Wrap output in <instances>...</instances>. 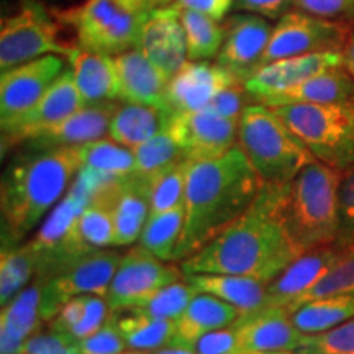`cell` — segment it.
Returning <instances> with one entry per match:
<instances>
[{
    "mask_svg": "<svg viewBox=\"0 0 354 354\" xmlns=\"http://www.w3.org/2000/svg\"><path fill=\"white\" fill-rule=\"evenodd\" d=\"M287 184H264L250 209L210 243L180 261L184 276L197 272L236 274L271 282L300 254L281 216Z\"/></svg>",
    "mask_w": 354,
    "mask_h": 354,
    "instance_id": "1",
    "label": "cell"
},
{
    "mask_svg": "<svg viewBox=\"0 0 354 354\" xmlns=\"http://www.w3.org/2000/svg\"><path fill=\"white\" fill-rule=\"evenodd\" d=\"M264 184L238 145L220 156L192 161L184 198L185 221L176 261L197 253L245 214Z\"/></svg>",
    "mask_w": 354,
    "mask_h": 354,
    "instance_id": "2",
    "label": "cell"
},
{
    "mask_svg": "<svg viewBox=\"0 0 354 354\" xmlns=\"http://www.w3.org/2000/svg\"><path fill=\"white\" fill-rule=\"evenodd\" d=\"M81 169L79 146L21 148L8 162L0 185L2 238L24 243L68 194Z\"/></svg>",
    "mask_w": 354,
    "mask_h": 354,
    "instance_id": "3",
    "label": "cell"
},
{
    "mask_svg": "<svg viewBox=\"0 0 354 354\" xmlns=\"http://www.w3.org/2000/svg\"><path fill=\"white\" fill-rule=\"evenodd\" d=\"M339 176L342 172L312 161L286 185L279 216L300 253L335 243Z\"/></svg>",
    "mask_w": 354,
    "mask_h": 354,
    "instance_id": "4",
    "label": "cell"
},
{
    "mask_svg": "<svg viewBox=\"0 0 354 354\" xmlns=\"http://www.w3.org/2000/svg\"><path fill=\"white\" fill-rule=\"evenodd\" d=\"M53 10L73 30L79 48L118 56L140 46L141 32L154 7L149 0H84L79 6Z\"/></svg>",
    "mask_w": 354,
    "mask_h": 354,
    "instance_id": "5",
    "label": "cell"
},
{
    "mask_svg": "<svg viewBox=\"0 0 354 354\" xmlns=\"http://www.w3.org/2000/svg\"><path fill=\"white\" fill-rule=\"evenodd\" d=\"M238 146L268 184H289L315 161L272 107L253 102L238 122Z\"/></svg>",
    "mask_w": 354,
    "mask_h": 354,
    "instance_id": "6",
    "label": "cell"
},
{
    "mask_svg": "<svg viewBox=\"0 0 354 354\" xmlns=\"http://www.w3.org/2000/svg\"><path fill=\"white\" fill-rule=\"evenodd\" d=\"M313 159L343 172L354 165V102L272 107Z\"/></svg>",
    "mask_w": 354,
    "mask_h": 354,
    "instance_id": "7",
    "label": "cell"
},
{
    "mask_svg": "<svg viewBox=\"0 0 354 354\" xmlns=\"http://www.w3.org/2000/svg\"><path fill=\"white\" fill-rule=\"evenodd\" d=\"M63 28L53 7L20 0V7L0 24L2 73L46 55L68 57L76 44L64 43Z\"/></svg>",
    "mask_w": 354,
    "mask_h": 354,
    "instance_id": "8",
    "label": "cell"
},
{
    "mask_svg": "<svg viewBox=\"0 0 354 354\" xmlns=\"http://www.w3.org/2000/svg\"><path fill=\"white\" fill-rule=\"evenodd\" d=\"M120 259V251L105 248L77 256L50 276L35 279L41 286L43 322H51L59 308L77 295L97 294L105 297Z\"/></svg>",
    "mask_w": 354,
    "mask_h": 354,
    "instance_id": "9",
    "label": "cell"
},
{
    "mask_svg": "<svg viewBox=\"0 0 354 354\" xmlns=\"http://www.w3.org/2000/svg\"><path fill=\"white\" fill-rule=\"evenodd\" d=\"M351 33V26L292 10L274 25L261 66L292 56L343 51Z\"/></svg>",
    "mask_w": 354,
    "mask_h": 354,
    "instance_id": "10",
    "label": "cell"
},
{
    "mask_svg": "<svg viewBox=\"0 0 354 354\" xmlns=\"http://www.w3.org/2000/svg\"><path fill=\"white\" fill-rule=\"evenodd\" d=\"M180 279L184 272L174 261L159 259L141 245L133 246L122 254L105 299L110 312H122Z\"/></svg>",
    "mask_w": 354,
    "mask_h": 354,
    "instance_id": "11",
    "label": "cell"
},
{
    "mask_svg": "<svg viewBox=\"0 0 354 354\" xmlns=\"http://www.w3.org/2000/svg\"><path fill=\"white\" fill-rule=\"evenodd\" d=\"M73 71L64 69L32 109L2 123V154L21 146L37 133L46 130L82 107Z\"/></svg>",
    "mask_w": 354,
    "mask_h": 354,
    "instance_id": "12",
    "label": "cell"
},
{
    "mask_svg": "<svg viewBox=\"0 0 354 354\" xmlns=\"http://www.w3.org/2000/svg\"><path fill=\"white\" fill-rule=\"evenodd\" d=\"M223 26L225 39L216 63L245 84L261 68L274 25L254 13H234Z\"/></svg>",
    "mask_w": 354,
    "mask_h": 354,
    "instance_id": "13",
    "label": "cell"
},
{
    "mask_svg": "<svg viewBox=\"0 0 354 354\" xmlns=\"http://www.w3.org/2000/svg\"><path fill=\"white\" fill-rule=\"evenodd\" d=\"M169 133L190 161L220 156L238 145V122L221 117L210 107L176 113Z\"/></svg>",
    "mask_w": 354,
    "mask_h": 354,
    "instance_id": "14",
    "label": "cell"
},
{
    "mask_svg": "<svg viewBox=\"0 0 354 354\" xmlns=\"http://www.w3.org/2000/svg\"><path fill=\"white\" fill-rule=\"evenodd\" d=\"M64 71L59 55H46L3 71L0 76V122H8L32 109Z\"/></svg>",
    "mask_w": 354,
    "mask_h": 354,
    "instance_id": "15",
    "label": "cell"
},
{
    "mask_svg": "<svg viewBox=\"0 0 354 354\" xmlns=\"http://www.w3.org/2000/svg\"><path fill=\"white\" fill-rule=\"evenodd\" d=\"M240 351H297L307 335L302 333L287 307H263L243 313L233 323Z\"/></svg>",
    "mask_w": 354,
    "mask_h": 354,
    "instance_id": "16",
    "label": "cell"
},
{
    "mask_svg": "<svg viewBox=\"0 0 354 354\" xmlns=\"http://www.w3.org/2000/svg\"><path fill=\"white\" fill-rule=\"evenodd\" d=\"M343 66V51L313 53V55L292 56L261 66L245 82L251 100L263 104L271 97L282 94L299 86L312 76Z\"/></svg>",
    "mask_w": 354,
    "mask_h": 354,
    "instance_id": "17",
    "label": "cell"
},
{
    "mask_svg": "<svg viewBox=\"0 0 354 354\" xmlns=\"http://www.w3.org/2000/svg\"><path fill=\"white\" fill-rule=\"evenodd\" d=\"M236 82L240 81L218 63L187 59L169 79L166 105L176 113L197 112L209 107L220 91Z\"/></svg>",
    "mask_w": 354,
    "mask_h": 354,
    "instance_id": "18",
    "label": "cell"
},
{
    "mask_svg": "<svg viewBox=\"0 0 354 354\" xmlns=\"http://www.w3.org/2000/svg\"><path fill=\"white\" fill-rule=\"evenodd\" d=\"M348 251L336 243L323 245L304 251L287 268L268 282V305L266 307H286L302 297L313 286L318 284Z\"/></svg>",
    "mask_w": 354,
    "mask_h": 354,
    "instance_id": "19",
    "label": "cell"
},
{
    "mask_svg": "<svg viewBox=\"0 0 354 354\" xmlns=\"http://www.w3.org/2000/svg\"><path fill=\"white\" fill-rule=\"evenodd\" d=\"M117 107L118 100L82 105L64 120L26 140L20 148H69V146H82L105 138V135H109L110 122Z\"/></svg>",
    "mask_w": 354,
    "mask_h": 354,
    "instance_id": "20",
    "label": "cell"
},
{
    "mask_svg": "<svg viewBox=\"0 0 354 354\" xmlns=\"http://www.w3.org/2000/svg\"><path fill=\"white\" fill-rule=\"evenodd\" d=\"M138 48L169 79L183 68L187 61V44L180 8L176 3L154 8L143 26Z\"/></svg>",
    "mask_w": 354,
    "mask_h": 354,
    "instance_id": "21",
    "label": "cell"
},
{
    "mask_svg": "<svg viewBox=\"0 0 354 354\" xmlns=\"http://www.w3.org/2000/svg\"><path fill=\"white\" fill-rule=\"evenodd\" d=\"M113 57L120 81L122 102L166 105L169 77L140 48Z\"/></svg>",
    "mask_w": 354,
    "mask_h": 354,
    "instance_id": "22",
    "label": "cell"
},
{
    "mask_svg": "<svg viewBox=\"0 0 354 354\" xmlns=\"http://www.w3.org/2000/svg\"><path fill=\"white\" fill-rule=\"evenodd\" d=\"M149 214L148 177L138 172L122 177L112 201L113 248L130 246L140 240Z\"/></svg>",
    "mask_w": 354,
    "mask_h": 354,
    "instance_id": "23",
    "label": "cell"
},
{
    "mask_svg": "<svg viewBox=\"0 0 354 354\" xmlns=\"http://www.w3.org/2000/svg\"><path fill=\"white\" fill-rule=\"evenodd\" d=\"M68 61L84 105L120 100L115 57L82 50L76 44Z\"/></svg>",
    "mask_w": 354,
    "mask_h": 354,
    "instance_id": "24",
    "label": "cell"
},
{
    "mask_svg": "<svg viewBox=\"0 0 354 354\" xmlns=\"http://www.w3.org/2000/svg\"><path fill=\"white\" fill-rule=\"evenodd\" d=\"M41 286H26L0 313V354H21L26 339L41 331Z\"/></svg>",
    "mask_w": 354,
    "mask_h": 354,
    "instance_id": "25",
    "label": "cell"
},
{
    "mask_svg": "<svg viewBox=\"0 0 354 354\" xmlns=\"http://www.w3.org/2000/svg\"><path fill=\"white\" fill-rule=\"evenodd\" d=\"M243 315L240 308L210 294L197 292L187 308L174 320V335L169 344L192 348L203 335L227 328Z\"/></svg>",
    "mask_w": 354,
    "mask_h": 354,
    "instance_id": "26",
    "label": "cell"
},
{
    "mask_svg": "<svg viewBox=\"0 0 354 354\" xmlns=\"http://www.w3.org/2000/svg\"><path fill=\"white\" fill-rule=\"evenodd\" d=\"M174 115V110L167 105L122 102L110 122L109 136L117 143L135 149L159 133L169 130Z\"/></svg>",
    "mask_w": 354,
    "mask_h": 354,
    "instance_id": "27",
    "label": "cell"
},
{
    "mask_svg": "<svg viewBox=\"0 0 354 354\" xmlns=\"http://www.w3.org/2000/svg\"><path fill=\"white\" fill-rule=\"evenodd\" d=\"M184 277L197 292L225 300L243 313L254 312L268 305V282L259 279L218 272H197Z\"/></svg>",
    "mask_w": 354,
    "mask_h": 354,
    "instance_id": "28",
    "label": "cell"
},
{
    "mask_svg": "<svg viewBox=\"0 0 354 354\" xmlns=\"http://www.w3.org/2000/svg\"><path fill=\"white\" fill-rule=\"evenodd\" d=\"M354 102V79L344 66L312 76L299 86L263 102L268 107L289 104H344Z\"/></svg>",
    "mask_w": 354,
    "mask_h": 354,
    "instance_id": "29",
    "label": "cell"
},
{
    "mask_svg": "<svg viewBox=\"0 0 354 354\" xmlns=\"http://www.w3.org/2000/svg\"><path fill=\"white\" fill-rule=\"evenodd\" d=\"M110 308L104 295H77L66 302L56 317L48 322V328L79 343L87 338L107 322Z\"/></svg>",
    "mask_w": 354,
    "mask_h": 354,
    "instance_id": "30",
    "label": "cell"
},
{
    "mask_svg": "<svg viewBox=\"0 0 354 354\" xmlns=\"http://www.w3.org/2000/svg\"><path fill=\"white\" fill-rule=\"evenodd\" d=\"M354 318V292H338L308 300L292 312L295 326L305 335H317Z\"/></svg>",
    "mask_w": 354,
    "mask_h": 354,
    "instance_id": "31",
    "label": "cell"
},
{
    "mask_svg": "<svg viewBox=\"0 0 354 354\" xmlns=\"http://www.w3.org/2000/svg\"><path fill=\"white\" fill-rule=\"evenodd\" d=\"M113 313L117 315L118 328L128 349L156 351L171 343L174 335V320L156 318L135 310H122Z\"/></svg>",
    "mask_w": 354,
    "mask_h": 354,
    "instance_id": "32",
    "label": "cell"
},
{
    "mask_svg": "<svg viewBox=\"0 0 354 354\" xmlns=\"http://www.w3.org/2000/svg\"><path fill=\"white\" fill-rule=\"evenodd\" d=\"M37 277V256L28 241L15 243L2 238L0 253V305L6 307L19 292Z\"/></svg>",
    "mask_w": 354,
    "mask_h": 354,
    "instance_id": "33",
    "label": "cell"
},
{
    "mask_svg": "<svg viewBox=\"0 0 354 354\" xmlns=\"http://www.w3.org/2000/svg\"><path fill=\"white\" fill-rule=\"evenodd\" d=\"M81 167L102 177H127L136 172L135 151L115 140H95L79 146Z\"/></svg>",
    "mask_w": 354,
    "mask_h": 354,
    "instance_id": "34",
    "label": "cell"
},
{
    "mask_svg": "<svg viewBox=\"0 0 354 354\" xmlns=\"http://www.w3.org/2000/svg\"><path fill=\"white\" fill-rule=\"evenodd\" d=\"M185 221V205L149 215L140 245L162 261H176V250L183 236Z\"/></svg>",
    "mask_w": 354,
    "mask_h": 354,
    "instance_id": "35",
    "label": "cell"
},
{
    "mask_svg": "<svg viewBox=\"0 0 354 354\" xmlns=\"http://www.w3.org/2000/svg\"><path fill=\"white\" fill-rule=\"evenodd\" d=\"M189 61H210L218 56L225 39V26L194 10H180Z\"/></svg>",
    "mask_w": 354,
    "mask_h": 354,
    "instance_id": "36",
    "label": "cell"
},
{
    "mask_svg": "<svg viewBox=\"0 0 354 354\" xmlns=\"http://www.w3.org/2000/svg\"><path fill=\"white\" fill-rule=\"evenodd\" d=\"M192 161L183 159L166 169L148 177V198L151 214L171 210L184 203L185 187H187L189 169Z\"/></svg>",
    "mask_w": 354,
    "mask_h": 354,
    "instance_id": "37",
    "label": "cell"
},
{
    "mask_svg": "<svg viewBox=\"0 0 354 354\" xmlns=\"http://www.w3.org/2000/svg\"><path fill=\"white\" fill-rule=\"evenodd\" d=\"M196 294L197 290L184 277L180 281L171 282V284L161 287L149 297L140 300V302L125 310H135V312L146 313V315L156 318L176 320L187 308V305L190 304V300L196 297Z\"/></svg>",
    "mask_w": 354,
    "mask_h": 354,
    "instance_id": "38",
    "label": "cell"
},
{
    "mask_svg": "<svg viewBox=\"0 0 354 354\" xmlns=\"http://www.w3.org/2000/svg\"><path fill=\"white\" fill-rule=\"evenodd\" d=\"M133 151L136 158V172L143 176H153L185 159L183 148L169 130L159 133Z\"/></svg>",
    "mask_w": 354,
    "mask_h": 354,
    "instance_id": "39",
    "label": "cell"
},
{
    "mask_svg": "<svg viewBox=\"0 0 354 354\" xmlns=\"http://www.w3.org/2000/svg\"><path fill=\"white\" fill-rule=\"evenodd\" d=\"M338 292H354V248L344 254V258L318 284L313 286L308 292H305L302 297L286 305V307L290 312H294L295 308L308 302V300L325 297V295L330 294H338Z\"/></svg>",
    "mask_w": 354,
    "mask_h": 354,
    "instance_id": "40",
    "label": "cell"
},
{
    "mask_svg": "<svg viewBox=\"0 0 354 354\" xmlns=\"http://www.w3.org/2000/svg\"><path fill=\"white\" fill-rule=\"evenodd\" d=\"M297 354H354V318L317 335H307Z\"/></svg>",
    "mask_w": 354,
    "mask_h": 354,
    "instance_id": "41",
    "label": "cell"
},
{
    "mask_svg": "<svg viewBox=\"0 0 354 354\" xmlns=\"http://www.w3.org/2000/svg\"><path fill=\"white\" fill-rule=\"evenodd\" d=\"M335 243L346 251L354 248V165L339 176L338 233Z\"/></svg>",
    "mask_w": 354,
    "mask_h": 354,
    "instance_id": "42",
    "label": "cell"
},
{
    "mask_svg": "<svg viewBox=\"0 0 354 354\" xmlns=\"http://www.w3.org/2000/svg\"><path fill=\"white\" fill-rule=\"evenodd\" d=\"M123 351H127V343L113 312H110L107 322L95 333L77 343V354H120Z\"/></svg>",
    "mask_w": 354,
    "mask_h": 354,
    "instance_id": "43",
    "label": "cell"
},
{
    "mask_svg": "<svg viewBox=\"0 0 354 354\" xmlns=\"http://www.w3.org/2000/svg\"><path fill=\"white\" fill-rule=\"evenodd\" d=\"M295 10L318 19L354 26V0H294Z\"/></svg>",
    "mask_w": 354,
    "mask_h": 354,
    "instance_id": "44",
    "label": "cell"
},
{
    "mask_svg": "<svg viewBox=\"0 0 354 354\" xmlns=\"http://www.w3.org/2000/svg\"><path fill=\"white\" fill-rule=\"evenodd\" d=\"M250 104H253L250 94H248L245 84L236 82L232 86L225 87L223 91H220L218 94L214 97V100L210 102L209 107L215 110L216 113H220L221 117L232 118V120L240 122L241 113L245 112V109Z\"/></svg>",
    "mask_w": 354,
    "mask_h": 354,
    "instance_id": "45",
    "label": "cell"
},
{
    "mask_svg": "<svg viewBox=\"0 0 354 354\" xmlns=\"http://www.w3.org/2000/svg\"><path fill=\"white\" fill-rule=\"evenodd\" d=\"M21 354H77V343L48 328L26 339Z\"/></svg>",
    "mask_w": 354,
    "mask_h": 354,
    "instance_id": "46",
    "label": "cell"
},
{
    "mask_svg": "<svg viewBox=\"0 0 354 354\" xmlns=\"http://www.w3.org/2000/svg\"><path fill=\"white\" fill-rule=\"evenodd\" d=\"M192 349L198 354H236L240 351V346H238L236 331L232 325L203 335L194 343Z\"/></svg>",
    "mask_w": 354,
    "mask_h": 354,
    "instance_id": "47",
    "label": "cell"
},
{
    "mask_svg": "<svg viewBox=\"0 0 354 354\" xmlns=\"http://www.w3.org/2000/svg\"><path fill=\"white\" fill-rule=\"evenodd\" d=\"M233 10L254 13L268 20H279L295 10L294 0H233Z\"/></svg>",
    "mask_w": 354,
    "mask_h": 354,
    "instance_id": "48",
    "label": "cell"
},
{
    "mask_svg": "<svg viewBox=\"0 0 354 354\" xmlns=\"http://www.w3.org/2000/svg\"><path fill=\"white\" fill-rule=\"evenodd\" d=\"M180 10H194L210 17L216 21L227 20L228 13L233 10V0H174Z\"/></svg>",
    "mask_w": 354,
    "mask_h": 354,
    "instance_id": "49",
    "label": "cell"
},
{
    "mask_svg": "<svg viewBox=\"0 0 354 354\" xmlns=\"http://www.w3.org/2000/svg\"><path fill=\"white\" fill-rule=\"evenodd\" d=\"M343 66L354 79V30L343 50Z\"/></svg>",
    "mask_w": 354,
    "mask_h": 354,
    "instance_id": "50",
    "label": "cell"
},
{
    "mask_svg": "<svg viewBox=\"0 0 354 354\" xmlns=\"http://www.w3.org/2000/svg\"><path fill=\"white\" fill-rule=\"evenodd\" d=\"M153 354H198L194 351L192 348L185 346H177V344H167V346H162L153 351Z\"/></svg>",
    "mask_w": 354,
    "mask_h": 354,
    "instance_id": "51",
    "label": "cell"
},
{
    "mask_svg": "<svg viewBox=\"0 0 354 354\" xmlns=\"http://www.w3.org/2000/svg\"><path fill=\"white\" fill-rule=\"evenodd\" d=\"M30 2H39V3H44V6H48V7L61 8V6H66V3L73 2V0H30Z\"/></svg>",
    "mask_w": 354,
    "mask_h": 354,
    "instance_id": "52",
    "label": "cell"
},
{
    "mask_svg": "<svg viewBox=\"0 0 354 354\" xmlns=\"http://www.w3.org/2000/svg\"><path fill=\"white\" fill-rule=\"evenodd\" d=\"M172 2H174V0H149V3H151L154 8L169 6V3H172Z\"/></svg>",
    "mask_w": 354,
    "mask_h": 354,
    "instance_id": "53",
    "label": "cell"
},
{
    "mask_svg": "<svg viewBox=\"0 0 354 354\" xmlns=\"http://www.w3.org/2000/svg\"><path fill=\"white\" fill-rule=\"evenodd\" d=\"M250 354H297L295 351H271V353H253L251 351Z\"/></svg>",
    "mask_w": 354,
    "mask_h": 354,
    "instance_id": "54",
    "label": "cell"
},
{
    "mask_svg": "<svg viewBox=\"0 0 354 354\" xmlns=\"http://www.w3.org/2000/svg\"><path fill=\"white\" fill-rule=\"evenodd\" d=\"M120 354H153V351H136V349H130V351H123Z\"/></svg>",
    "mask_w": 354,
    "mask_h": 354,
    "instance_id": "55",
    "label": "cell"
}]
</instances>
